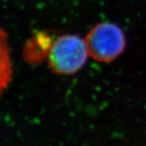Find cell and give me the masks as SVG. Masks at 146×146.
Wrapping results in <instances>:
<instances>
[{"label":"cell","mask_w":146,"mask_h":146,"mask_svg":"<svg viewBox=\"0 0 146 146\" xmlns=\"http://www.w3.org/2000/svg\"><path fill=\"white\" fill-rule=\"evenodd\" d=\"M88 55L85 40L75 35H64L56 38L51 45L47 57L52 72L70 75L84 66Z\"/></svg>","instance_id":"6da1fadb"},{"label":"cell","mask_w":146,"mask_h":146,"mask_svg":"<svg viewBox=\"0 0 146 146\" xmlns=\"http://www.w3.org/2000/svg\"><path fill=\"white\" fill-rule=\"evenodd\" d=\"M89 54L99 62H111L123 52L125 35L114 23H99L89 31L85 38Z\"/></svg>","instance_id":"7a4b0ae2"}]
</instances>
